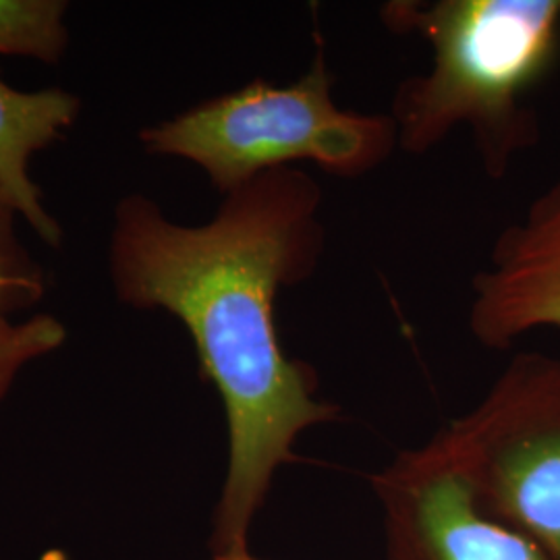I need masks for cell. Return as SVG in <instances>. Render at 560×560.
Instances as JSON below:
<instances>
[{
    "label": "cell",
    "mask_w": 560,
    "mask_h": 560,
    "mask_svg": "<svg viewBox=\"0 0 560 560\" xmlns=\"http://www.w3.org/2000/svg\"><path fill=\"white\" fill-rule=\"evenodd\" d=\"M62 0H0V55L57 65L69 48Z\"/></svg>",
    "instance_id": "obj_8"
},
{
    "label": "cell",
    "mask_w": 560,
    "mask_h": 560,
    "mask_svg": "<svg viewBox=\"0 0 560 560\" xmlns=\"http://www.w3.org/2000/svg\"><path fill=\"white\" fill-rule=\"evenodd\" d=\"M152 156L200 166L222 196L261 173L312 162L340 179H360L390 159V115L347 110L332 98V78L318 48L310 69L289 85L254 80L140 131Z\"/></svg>",
    "instance_id": "obj_3"
},
{
    "label": "cell",
    "mask_w": 560,
    "mask_h": 560,
    "mask_svg": "<svg viewBox=\"0 0 560 560\" xmlns=\"http://www.w3.org/2000/svg\"><path fill=\"white\" fill-rule=\"evenodd\" d=\"M65 340L67 326L50 314H34L21 322L0 314V402L32 361L55 353Z\"/></svg>",
    "instance_id": "obj_9"
},
{
    "label": "cell",
    "mask_w": 560,
    "mask_h": 560,
    "mask_svg": "<svg viewBox=\"0 0 560 560\" xmlns=\"http://www.w3.org/2000/svg\"><path fill=\"white\" fill-rule=\"evenodd\" d=\"M370 481L381 501L386 560H552L481 513L441 434L402 451Z\"/></svg>",
    "instance_id": "obj_5"
},
{
    "label": "cell",
    "mask_w": 560,
    "mask_h": 560,
    "mask_svg": "<svg viewBox=\"0 0 560 560\" xmlns=\"http://www.w3.org/2000/svg\"><path fill=\"white\" fill-rule=\"evenodd\" d=\"M467 328L497 351L540 328L560 330V177L494 240L471 280Z\"/></svg>",
    "instance_id": "obj_6"
},
{
    "label": "cell",
    "mask_w": 560,
    "mask_h": 560,
    "mask_svg": "<svg viewBox=\"0 0 560 560\" xmlns=\"http://www.w3.org/2000/svg\"><path fill=\"white\" fill-rule=\"evenodd\" d=\"M439 434L481 513L560 560V358L517 353Z\"/></svg>",
    "instance_id": "obj_4"
},
{
    "label": "cell",
    "mask_w": 560,
    "mask_h": 560,
    "mask_svg": "<svg viewBox=\"0 0 560 560\" xmlns=\"http://www.w3.org/2000/svg\"><path fill=\"white\" fill-rule=\"evenodd\" d=\"M20 219L0 200V314L25 310L40 291L42 266L23 245Z\"/></svg>",
    "instance_id": "obj_10"
},
{
    "label": "cell",
    "mask_w": 560,
    "mask_h": 560,
    "mask_svg": "<svg viewBox=\"0 0 560 560\" xmlns=\"http://www.w3.org/2000/svg\"><path fill=\"white\" fill-rule=\"evenodd\" d=\"M320 183L298 166L261 173L222 196L203 224L171 221L143 194L115 206L108 275L115 298L162 310L189 332L203 381L221 395L229 467L217 504L214 555L247 552L249 529L301 434L339 420L316 397V372L287 355L277 298L312 279L326 247Z\"/></svg>",
    "instance_id": "obj_1"
},
{
    "label": "cell",
    "mask_w": 560,
    "mask_h": 560,
    "mask_svg": "<svg viewBox=\"0 0 560 560\" xmlns=\"http://www.w3.org/2000/svg\"><path fill=\"white\" fill-rule=\"evenodd\" d=\"M80 115V98L62 88L23 92L0 78V200L50 247H60L62 226L44 206L30 161L59 141Z\"/></svg>",
    "instance_id": "obj_7"
},
{
    "label": "cell",
    "mask_w": 560,
    "mask_h": 560,
    "mask_svg": "<svg viewBox=\"0 0 560 560\" xmlns=\"http://www.w3.org/2000/svg\"><path fill=\"white\" fill-rule=\"evenodd\" d=\"M212 560H260L256 557H252L249 552H243V555H214Z\"/></svg>",
    "instance_id": "obj_11"
},
{
    "label": "cell",
    "mask_w": 560,
    "mask_h": 560,
    "mask_svg": "<svg viewBox=\"0 0 560 560\" xmlns=\"http://www.w3.org/2000/svg\"><path fill=\"white\" fill-rule=\"evenodd\" d=\"M381 18L432 48V69L393 94L399 150L423 156L463 125L486 177L504 179L540 140L525 98L559 59L560 0H390Z\"/></svg>",
    "instance_id": "obj_2"
}]
</instances>
